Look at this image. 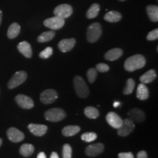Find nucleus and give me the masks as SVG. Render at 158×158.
Here are the masks:
<instances>
[{"label": "nucleus", "mask_w": 158, "mask_h": 158, "mask_svg": "<svg viewBox=\"0 0 158 158\" xmlns=\"http://www.w3.org/2000/svg\"><path fill=\"white\" fill-rule=\"evenodd\" d=\"M146 64V59L141 54H135L126 59L124 69L128 72H133L138 69L143 68Z\"/></svg>", "instance_id": "nucleus-1"}, {"label": "nucleus", "mask_w": 158, "mask_h": 158, "mask_svg": "<svg viewBox=\"0 0 158 158\" xmlns=\"http://www.w3.org/2000/svg\"><path fill=\"white\" fill-rule=\"evenodd\" d=\"M73 83L77 95L81 98H87L89 94V89L82 77L78 76L75 77Z\"/></svg>", "instance_id": "nucleus-2"}, {"label": "nucleus", "mask_w": 158, "mask_h": 158, "mask_svg": "<svg viewBox=\"0 0 158 158\" xmlns=\"http://www.w3.org/2000/svg\"><path fill=\"white\" fill-rule=\"evenodd\" d=\"M102 27L99 23H92L87 29L86 37L89 43H95L101 37Z\"/></svg>", "instance_id": "nucleus-3"}, {"label": "nucleus", "mask_w": 158, "mask_h": 158, "mask_svg": "<svg viewBox=\"0 0 158 158\" xmlns=\"http://www.w3.org/2000/svg\"><path fill=\"white\" fill-rule=\"evenodd\" d=\"M45 117L46 120L52 122L62 121L66 117V113L62 108H54L45 111Z\"/></svg>", "instance_id": "nucleus-4"}, {"label": "nucleus", "mask_w": 158, "mask_h": 158, "mask_svg": "<svg viewBox=\"0 0 158 158\" xmlns=\"http://www.w3.org/2000/svg\"><path fill=\"white\" fill-rule=\"evenodd\" d=\"M27 73L25 71H18L13 75L10 81L7 84V87L10 89L16 88L19 85L22 84L27 80Z\"/></svg>", "instance_id": "nucleus-5"}, {"label": "nucleus", "mask_w": 158, "mask_h": 158, "mask_svg": "<svg viewBox=\"0 0 158 158\" xmlns=\"http://www.w3.org/2000/svg\"><path fill=\"white\" fill-rule=\"evenodd\" d=\"M135 129V124L134 122L132 121L130 118H125L123 120V123L122 126L118 128V135L122 137H125L130 135L132 132Z\"/></svg>", "instance_id": "nucleus-6"}, {"label": "nucleus", "mask_w": 158, "mask_h": 158, "mask_svg": "<svg viewBox=\"0 0 158 158\" xmlns=\"http://www.w3.org/2000/svg\"><path fill=\"white\" fill-rule=\"evenodd\" d=\"M54 13L55 16L65 19L69 18L73 13V7L68 4H62L57 6L54 9Z\"/></svg>", "instance_id": "nucleus-7"}, {"label": "nucleus", "mask_w": 158, "mask_h": 158, "mask_svg": "<svg viewBox=\"0 0 158 158\" xmlns=\"http://www.w3.org/2000/svg\"><path fill=\"white\" fill-rule=\"evenodd\" d=\"M64 19L54 16L45 19L44 22H43V24H44L45 27H48V28L52 29V30H58V29L62 28L63 26L64 25Z\"/></svg>", "instance_id": "nucleus-8"}, {"label": "nucleus", "mask_w": 158, "mask_h": 158, "mask_svg": "<svg viewBox=\"0 0 158 158\" xmlns=\"http://www.w3.org/2000/svg\"><path fill=\"white\" fill-rule=\"evenodd\" d=\"M58 98V94L54 89H46L43 92L40 94V101L43 104L48 105L53 103Z\"/></svg>", "instance_id": "nucleus-9"}, {"label": "nucleus", "mask_w": 158, "mask_h": 158, "mask_svg": "<svg viewBox=\"0 0 158 158\" xmlns=\"http://www.w3.org/2000/svg\"><path fill=\"white\" fill-rule=\"evenodd\" d=\"M15 100L20 107L24 109H31L34 107V101L32 99L24 94H19L15 97Z\"/></svg>", "instance_id": "nucleus-10"}, {"label": "nucleus", "mask_w": 158, "mask_h": 158, "mask_svg": "<svg viewBox=\"0 0 158 158\" xmlns=\"http://www.w3.org/2000/svg\"><path fill=\"white\" fill-rule=\"evenodd\" d=\"M106 121L115 129H118L123 123V119L115 112H109L106 115Z\"/></svg>", "instance_id": "nucleus-11"}, {"label": "nucleus", "mask_w": 158, "mask_h": 158, "mask_svg": "<svg viewBox=\"0 0 158 158\" xmlns=\"http://www.w3.org/2000/svg\"><path fill=\"white\" fill-rule=\"evenodd\" d=\"M7 135L9 140L14 143L22 141L24 139V134L21 130L16 129L15 127H10L7 130Z\"/></svg>", "instance_id": "nucleus-12"}, {"label": "nucleus", "mask_w": 158, "mask_h": 158, "mask_svg": "<svg viewBox=\"0 0 158 158\" xmlns=\"http://www.w3.org/2000/svg\"><path fill=\"white\" fill-rule=\"evenodd\" d=\"M104 150V145L101 143L91 144L86 148L85 152L89 157H96L100 155Z\"/></svg>", "instance_id": "nucleus-13"}, {"label": "nucleus", "mask_w": 158, "mask_h": 158, "mask_svg": "<svg viewBox=\"0 0 158 158\" xmlns=\"http://www.w3.org/2000/svg\"><path fill=\"white\" fill-rule=\"evenodd\" d=\"M128 116L133 122L140 123L145 120V114L139 108H133L128 112Z\"/></svg>", "instance_id": "nucleus-14"}, {"label": "nucleus", "mask_w": 158, "mask_h": 158, "mask_svg": "<svg viewBox=\"0 0 158 158\" xmlns=\"http://www.w3.org/2000/svg\"><path fill=\"white\" fill-rule=\"evenodd\" d=\"M28 129L33 135L36 136H43L46 133L48 127L44 124H29L28 125Z\"/></svg>", "instance_id": "nucleus-15"}, {"label": "nucleus", "mask_w": 158, "mask_h": 158, "mask_svg": "<svg viewBox=\"0 0 158 158\" xmlns=\"http://www.w3.org/2000/svg\"><path fill=\"white\" fill-rule=\"evenodd\" d=\"M76 45V39H64L59 43V48L62 52H68L73 48Z\"/></svg>", "instance_id": "nucleus-16"}, {"label": "nucleus", "mask_w": 158, "mask_h": 158, "mask_svg": "<svg viewBox=\"0 0 158 158\" xmlns=\"http://www.w3.org/2000/svg\"><path fill=\"white\" fill-rule=\"evenodd\" d=\"M17 48L19 52L27 58H31L32 56V50H31V45L27 41H22V42L19 43Z\"/></svg>", "instance_id": "nucleus-17"}, {"label": "nucleus", "mask_w": 158, "mask_h": 158, "mask_svg": "<svg viewBox=\"0 0 158 158\" xmlns=\"http://www.w3.org/2000/svg\"><path fill=\"white\" fill-rule=\"evenodd\" d=\"M123 54V51L121 48H115L110 49L105 54V59L108 61H115L119 59Z\"/></svg>", "instance_id": "nucleus-18"}, {"label": "nucleus", "mask_w": 158, "mask_h": 158, "mask_svg": "<svg viewBox=\"0 0 158 158\" xmlns=\"http://www.w3.org/2000/svg\"><path fill=\"white\" fill-rule=\"evenodd\" d=\"M149 89L144 84H140L138 86L137 92H136V97L141 100H146L149 98Z\"/></svg>", "instance_id": "nucleus-19"}, {"label": "nucleus", "mask_w": 158, "mask_h": 158, "mask_svg": "<svg viewBox=\"0 0 158 158\" xmlns=\"http://www.w3.org/2000/svg\"><path fill=\"white\" fill-rule=\"evenodd\" d=\"M157 78V73L155 70H149L140 77V81L142 84H149Z\"/></svg>", "instance_id": "nucleus-20"}, {"label": "nucleus", "mask_w": 158, "mask_h": 158, "mask_svg": "<svg viewBox=\"0 0 158 158\" xmlns=\"http://www.w3.org/2000/svg\"><path fill=\"white\" fill-rule=\"evenodd\" d=\"M104 19L108 22L116 23L122 19V15L117 11H109L105 15Z\"/></svg>", "instance_id": "nucleus-21"}, {"label": "nucleus", "mask_w": 158, "mask_h": 158, "mask_svg": "<svg viewBox=\"0 0 158 158\" xmlns=\"http://www.w3.org/2000/svg\"><path fill=\"white\" fill-rule=\"evenodd\" d=\"M21 31V27L18 23H13L10 26L7 30V37L9 39H14L19 35Z\"/></svg>", "instance_id": "nucleus-22"}, {"label": "nucleus", "mask_w": 158, "mask_h": 158, "mask_svg": "<svg viewBox=\"0 0 158 158\" xmlns=\"http://www.w3.org/2000/svg\"><path fill=\"white\" fill-rule=\"evenodd\" d=\"M81 128L79 126L77 125H68L63 128L62 133L64 136L67 137H70L73 136L80 131Z\"/></svg>", "instance_id": "nucleus-23"}, {"label": "nucleus", "mask_w": 158, "mask_h": 158, "mask_svg": "<svg viewBox=\"0 0 158 158\" xmlns=\"http://www.w3.org/2000/svg\"><path fill=\"white\" fill-rule=\"evenodd\" d=\"M35 147L32 144L24 143L21 146L19 149V152L23 157H29L34 153Z\"/></svg>", "instance_id": "nucleus-24"}, {"label": "nucleus", "mask_w": 158, "mask_h": 158, "mask_svg": "<svg viewBox=\"0 0 158 158\" xmlns=\"http://www.w3.org/2000/svg\"><path fill=\"white\" fill-rule=\"evenodd\" d=\"M147 14L149 19L153 22H157L158 21V7L157 5H149L147 7Z\"/></svg>", "instance_id": "nucleus-25"}, {"label": "nucleus", "mask_w": 158, "mask_h": 158, "mask_svg": "<svg viewBox=\"0 0 158 158\" xmlns=\"http://www.w3.org/2000/svg\"><path fill=\"white\" fill-rule=\"evenodd\" d=\"M100 9V7L98 4L94 3L93 5H92L89 8L87 12H86V17L89 19L96 18L99 14Z\"/></svg>", "instance_id": "nucleus-26"}, {"label": "nucleus", "mask_w": 158, "mask_h": 158, "mask_svg": "<svg viewBox=\"0 0 158 158\" xmlns=\"http://www.w3.org/2000/svg\"><path fill=\"white\" fill-rule=\"evenodd\" d=\"M55 37V32L54 31H45L37 37V41L39 43H45L48 42Z\"/></svg>", "instance_id": "nucleus-27"}, {"label": "nucleus", "mask_w": 158, "mask_h": 158, "mask_svg": "<svg viewBox=\"0 0 158 158\" xmlns=\"http://www.w3.org/2000/svg\"><path fill=\"white\" fill-rule=\"evenodd\" d=\"M84 114L88 118L94 119V118H98L100 115V112L96 108L92 107V106H88L84 109Z\"/></svg>", "instance_id": "nucleus-28"}, {"label": "nucleus", "mask_w": 158, "mask_h": 158, "mask_svg": "<svg viewBox=\"0 0 158 158\" xmlns=\"http://www.w3.org/2000/svg\"><path fill=\"white\" fill-rule=\"evenodd\" d=\"M135 81L132 78H129L127 81V84H126L125 88L124 89V94H130L133 92L134 89H135Z\"/></svg>", "instance_id": "nucleus-29"}, {"label": "nucleus", "mask_w": 158, "mask_h": 158, "mask_svg": "<svg viewBox=\"0 0 158 158\" xmlns=\"http://www.w3.org/2000/svg\"><path fill=\"white\" fill-rule=\"evenodd\" d=\"M81 139L85 142H92L95 141L98 138V135L95 133H93V132H88V133H85L82 134L81 136Z\"/></svg>", "instance_id": "nucleus-30"}, {"label": "nucleus", "mask_w": 158, "mask_h": 158, "mask_svg": "<svg viewBox=\"0 0 158 158\" xmlns=\"http://www.w3.org/2000/svg\"><path fill=\"white\" fill-rule=\"evenodd\" d=\"M97 76H98V72H97L96 69L94 68L89 69L87 72V78L89 83L92 84V83L95 81Z\"/></svg>", "instance_id": "nucleus-31"}, {"label": "nucleus", "mask_w": 158, "mask_h": 158, "mask_svg": "<svg viewBox=\"0 0 158 158\" xmlns=\"http://www.w3.org/2000/svg\"><path fill=\"white\" fill-rule=\"evenodd\" d=\"M62 156L63 158H72V148L70 145L66 143L63 146Z\"/></svg>", "instance_id": "nucleus-32"}, {"label": "nucleus", "mask_w": 158, "mask_h": 158, "mask_svg": "<svg viewBox=\"0 0 158 158\" xmlns=\"http://www.w3.org/2000/svg\"><path fill=\"white\" fill-rule=\"evenodd\" d=\"M53 54V48L51 47H47L46 48H45L44 50L41 51L40 53V57L41 59H48L49 57L51 56V55Z\"/></svg>", "instance_id": "nucleus-33"}, {"label": "nucleus", "mask_w": 158, "mask_h": 158, "mask_svg": "<svg viewBox=\"0 0 158 158\" xmlns=\"http://www.w3.org/2000/svg\"><path fill=\"white\" fill-rule=\"evenodd\" d=\"M109 66L105 63H99L96 65V70L100 73H106L109 70Z\"/></svg>", "instance_id": "nucleus-34"}, {"label": "nucleus", "mask_w": 158, "mask_h": 158, "mask_svg": "<svg viewBox=\"0 0 158 158\" xmlns=\"http://www.w3.org/2000/svg\"><path fill=\"white\" fill-rule=\"evenodd\" d=\"M147 38L148 40L149 41H152V40H155L158 38V29H155L154 30L151 31L149 34L147 35Z\"/></svg>", "instance_id": "nucleus-35"}, {"label": "nucleus", "mask_w": 158, "mask_h": 158, "mask_svg": "<svg viewBox=\"0 0 158 158\" xmlns=\"http://www.w3.org/2000/svg\"><path fill=\"white\" fill-rule=\"evenodd\" d=\"M118 158H134L132 152H121L118 154Z\"/></svg>", "instance_id": "nucleus-36"}, {"label": "nucleus", "mask_w": 158, "mask_h": 158, "mask_svg": "<svg viewBox=\"0 0 158 158\" xmlns=\"http://www.w3.org/2000/svg\"><path fill=\"white\" fill-rule=\"evenodd\" d=\"M137 158H148L147 153L145 151H141L138 153Z\"/></svg>", "instance_id": "nucleus-37"}, {"label": "nucleus", "mask_w": 158, "mask_h": 158, "mask_svg": "<svg viewBox=\"0 0 158 158\" xmlns=\"http://www.w3.org/2000/svg\"><path fill=\"white\" fill-rule=\"evenodd\" d=\"M37 158H46V155H45V154L44 152H40L38 155H37Z\"/></svg>", "instance_id": "nucleus-38"}, {"label": "nucleus", "mask_w": 158, "mask_h": 158, "mask_svg": "<svg viewBox=\"0 0 158 158\" xmlns=\"http://www.w3.org/2000/svg\"><path fill=\"white\" fill-rule=\"evenodd\" d=\"M50 158H59V157L58 154H57L56 152H54L51 153V155Z\"/></svg>", "instance_id": "nucleus-39"}, {"label": "nucleus", "mask_w": 158, "mask_h": 158, "mask_svg": "<svg viewBox=\"0 0 158 158\" xmlns=\"http://www.w3.org/2000/svg\"><path fill=\"white\" fill-rule=\"evenodd\" d=\"M120 105H121V103H120L119 102L116 101V102H114V108H117V107H118V106H120Z\"/></svg>", "instance_id": "nucleus-40"}, {"label": "nucleus", "mask_w": 158, "mask_h": 158, "mask_svg": "<svg viewBox=\"0 0 158 158\" xmlns=\"http://www.w3.org/2000/svg\"><path fill=\"white\" fill-rule=\"evenodd\" d=\"M2 12L0 10V25L2 23Z\"/></svg>", "instance_id": "nucleus-41"}, {"label": "nucleus", "mask_w": 158, "mask_h": 158, "mask_svg": "<svg viewBox=\"0 0 158 158\" xmlns=\"http://www.w3.org/2000/svg\"><path fill=\"white\" fill-rule=\"evenodd\" d=\"M2 138H0V147L2 146Z\"/></svg>", "instance_id": "nucleus-42"}, {"label": "nucleus", "mask_w": 158, "mask_h": 158, "mask_svg": "<svg viewBox=\"0 0 158 158\" xmlns=\"http://www.w3.org/2000/svg\"><path fill=\"white\" fill-rule=\"evenodd\" d=\"M119 1H125V0H119Z\"/></svg>", "instance_id": "nucleus-43"}]
</instances>
